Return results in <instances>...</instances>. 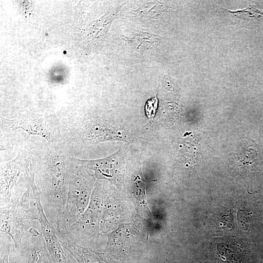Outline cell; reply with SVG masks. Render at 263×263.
I'll use <instances>...</instances> for the list:
<instances>
[{
	"label": "cell",
	"instance_id": "6da1fadb",
	"mask_svg": "<svg viewBox=\"0 0 263 263\" xmlns=\"http://www.w3.org/2000/svg\"><path fill=\"white\" fill-rule=\"evenodd\" d=\"M72 163V157L54 150L41 168L34 170L45 213L55 227L66 203Z\"/></svg>",
	"mask_w": 263,
	"mask_h": 263
},
{
	"label": "cell",
	"instance_id": "7a4b0ae2",
	"mask_svg": "<svg viewBox=\"0 0 263 263\" xmlns=\"http://www.w3.org/2000/svg\"><path fill=\"white\" fill-rule=\"evenodd\" d=\"M38 210L29 182L23 189H14L10 203L0 208V231L8 235L19 247L25 233L35 227Z\"/></svg>",
	"mask_w": 263,
	"mask_h": 263
},
{
	"label": "cell",
	"instance_id": "3957f363",
	"mask_svg": "<svg viewBox=\"0 0 263 263\" xmlns=\"http://www.w3.org/2000/svg\"><path fill=\"white\" fill-rule=\"evenodd\" d=\"M72 160L66 203L55 226L57 234L66 232L85 212L93 188L92 175Z\"/></svg>",
	"mask_w": 263,
	"mask_h": 263
},
{
	"label": "cell",
	"instance_id": "277c9868",
	"mask_svg": "<svg viewBox=\"0 0 263 263\" xmlns=\"http://www.w3.org/2000/svg\"><path fill=\"white\" fill-rule=\"evenodd\" d=\"M102 197L98 189L94 192L88 208L67 230L56 234L60 241L85 246L98 237V219L103 206Z\"/></svg>",
	"mask_w": 263,
	"mask_h": 263
},
{
	"label": "cell",
	"instance_id": "5b68a950",
	"mask_svg": "<svg viewBox=\"0 0 263 263\" xmlns=\"http://www.w3.org/2000/svg\"><path fill=\"white\" fill-rule=\"evenodd\" d=\"M1 123L12 130L20 129L42 137L49 144L56 143L61 137L59 120L52 115L26 112L12 119L1 117Z\"/></svg>",
	"mask_w": 263,
	"mask_h": 263
},
{
	"label": "cell",
	"instance_id": "8992f818",
	"mask_svg": "<svg viewBox=\"0 0 263 263\" xmlns=\"http://www.w3.org/2000/svg\"><path fill=\"white\" fill-rule=\"evenodd\" d=\"M9 263H52L40 231L33 227L25 233L19 247L13 244Z\"/></svg>",
	"mask_w": 263,
	"mask_h": 263
},
{
	"label": "cell",
	"instance_id": "52a82bcc",
	"mask_svg": "<svg viewBox=\"0 0 263 263\" xmlns=\"http://www.w3.org/2000/svg\"><path fill=\"white\" fill-rule=\"evenodd\" d=\"M34 169L31 155L27 152H19L12 160L5 163L0 169V207L9 204L18 180L22 173H28Z\"/></svg>",
	"mask_w": 263,
	"mask_h": 263
},
{
	"label": "cell",
	"instance_id": "ba28073f",
	"mask_svg": "<svg viewBox=\"0 0 263 263\" xmlns=\"http://www.w3.org/2000/svg\"><path fill=\"white\" fill-rule=\"evenodd\" d=\"M38 221L52 263H74L71 254L62 245L55 226L44 213L39 214Z\"/></svg>",
	"mask_w": 263,
	"mask_h": 263
},
{
	"label": "cell",
	"instance_id": "9c48e42d",
	"mask_svg": "<svg viewBox=\"0 0 263 263\" xmlns=\"http://www.w3.org/2000/svg\"><path fill=\"white\" fill-rule=\"evenodd\" d=\"M112 156L95 160H84L73 157V161L75 163L87 169L93 170L95 178L114 182L117 170L115 162Z\"/></svg>",
	"mask_w": 263,
	"mask_h": 263
},
{
	"label": "cell",
	"instance_id": "30bf717a",
	"mask_svg": "<svg viewBox=\"0 0 263 263\" xmlns=\"http://www.w3.org/2000/svg\"><path fill=\"white\" fill-rule=\"evenodd\" d=\"M60 242L77 263H108L103 253L97 252L88 247L69 242Z\"/></svg>",
	"mask_w": 263,
	"mask_h": 263
},
{
	"label": "cell",
	"instance_id": "8fae6325",
	"mask_svg": "<svg viewBox=\"0 0 263 263\" xmlns=\"http://www.w3.org/2000/svg\"><path fill=\"white\" fill-rule=\"evenodd\" d=\"M14 244L11 238L5 233L0 234V263H9L11 248Z\"/></svg>",
	"mask_w": 263,
	"mask_h": 263
},
{
	"label": "cell",
	"instance_id": "7c38bea8",
	"mask_svg": "<svg viewBox=\"0 0 263 263\" xmlns=\"http://www.w3.org/2000/svg\"><path fill=\"white\" fill-rule=\"evenodd\" d=\"M231 14L243 18L259 19L263 18V11L258 9L254 5H249L245 9L237 11H229Z\"/></svg>",
	"mask_w": 263,
	"mask_h": 263
},
{
	"label": "cell",
	"instance_id": "4fadbf2b",
	"mask_svg": "<svg viewBox=\"0 0 263 263\" xmlns=\"http://www.w3.org/2000/svg\"><path fill=\"white\" fill-rule=\"evenodd\" d=\"M158 100L156 97L149 99L145 105V111L147 115L149 118H152L155 114L157 108Z\"/></svg>",
	"mask_w": 263,
	"mask_h": 263
}]
</instances>
